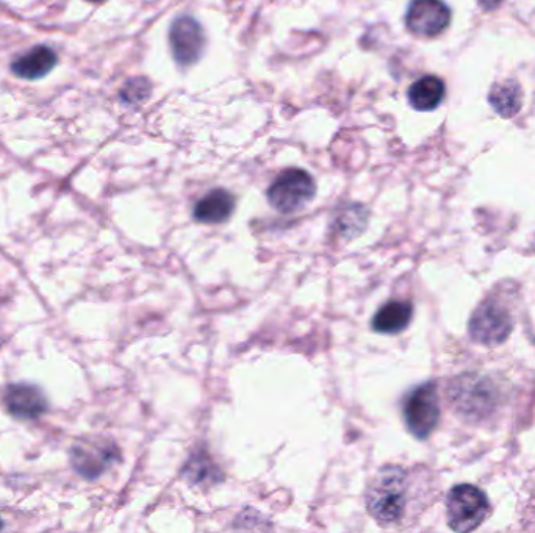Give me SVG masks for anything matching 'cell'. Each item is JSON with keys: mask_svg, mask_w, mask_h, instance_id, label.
I'll use <instances>...</instances> for the list:
<instances>
[{"mask_svg": "<svg viewBox=\"0 0 535 533\" xmlns=\"http://www.w3.org/2000/svg\"><path fill=\"white\" fill-rule=\"evenodd\" d=\"M410 476L401 466L379 469L367 490L368 513L382 526H395L406 518Z\"/></svg>", "mask_w": 535, "mask_h": 533, "instance_id": "6da1fadb", "label": "cell"}, {"mask_svg": "<svg viewBox=\"0 0 535 533\" xmlns=\"http://www.w3.org/2000/svg\"><path fill=\"white\" fill-rule=\"evenodd\" d=\"M489 515V499L470 483L457 485L446 496V518L454 532H473Z\"/></svg>", "mask_w": 535, "mask_h": 533, "instance_id": "7a4b0ae2", "label": "cell"}, {"mask_svg": "<svg viewBox=\"0 0 535 533\" xmlns=\"http://www.w3.org/2000/svg\"><path fill=\"white\" fill-rule=\"evenodd\" d=\"M316 194V183L304 169L282 171L268 188V202L277 212L291 215L306 207Z\"/></svg>", "mask_w": 535, "mask_h": 533, "instance_id": "3957f363", "label": "cell"}, {"mask_svg": "<svg viewBox=\"0 0 535 533\" xmlns=\"http://www.w3.org/2000/svg\"><path fill=\"white\" fill-rule=\"evenodd\" d=\"M407 429L418 440L431 437L440 421L439 391L435 383H423L410 391L403 405Z\"/></svg>", "mask_w": 535, "mask_h": 533, "instance_id": "277c9868", "label": "cell"}, {"mask_svg": "<svg viewBox=\"0 0 535 533\" xmlns=\"http://www.w3.org/2000/svg\"><path fill=\"white\" fill-rule=\"evenodd\" d=\"M514 329L512 316L498 302L484 301L474 310L468 324L471 340L484 346L503 344Z\"/></svg>", "mask_w": 535, "mask_h": 533, "instance_id": "5b68a950", "label": "cell"}, {"mask_svg": "<svg viewBox=\"0 0 535 533\" xmlns=\"http://www.w3.org/2000/svg\"><path fill=\"white\" fill-rule=\"evenodd\" d=\"M451 19V8L443 0H412L406 11L407 30L418 38H437Z\"/></svg>", "mask_w": 535, "mask_h": 533, "instance_id": "8992f818", "label": "cell"}, {"mask_svg": "<svg viewBox=\"0 0 535 533\" xmlns=\"http://www.w3.org/2000/svg\"><path fill=\"white\" fill-rule=\"evenodd\" d=\"M121 458L116 444L107 440H85L71 449V465L83 479L94 480Z\"/></svg>", "mask_w": 535, "mask_h": 533, "instance_id": "52a82bcc", "label": "cell"}, {"mask_svg": "<svg viewBox=\"0 0 535 533\" xmlns=\"http://www.w3.org/2000/svg\"><path fill=\"white\" fill-rule=\"evenodd\" d=\"M169 47L177 65L188 68L198 63L205 49V33L201 24L191 16L174 19L169 29Z\"/></svg>", "mask_w": 535, "mask_h": 533, "instance_id": "ba28073f", "label": "cell"}, {"mask_svg": "<svg viewBox=\"0 0 535 533\" xmlns=\"http://www.w3.org/2000/svg\"><path fill=\"white\" fill-rule=\"evenodd\" d=\"M451 398L460 415L478 416L492 410L495 394L484 380L473 379L468 382L467 377H460V382H454Z\"/></svg>", "mask_w": 535, "mask_h": 533, "instance_id": "9c48e42d", "label": "cell"}, {"mask_svg": "<svg viewBox=\"0 0 535 533\" xmlns=\"http://www.w3.org/2000/svg\"><path fill=\"white\" fill-rule=\"evenodd\" d=\"M5 407L13 418L35 421L47 412V399L43 391L29 383H15L7 388Z\"/></svg>", "mask_w": 535, "mask_h": 533, "instance_id": "30bf717a", "label": "cell"}, {"mask_svg": "<svg viewBox=\"0 0 535 533\" xmlns=\"http://www.w3.org/2000/svg\"><path fill=\"white\" fill-rule=\"evenodd\" d=\"M234 210V194L224 188H215L196 202L193 218L202 224H223L234 215Z\"/></svg>", "mask_w": 535, "mask_h": 533, "instance_id": "8fae6325", "label": "cell"}, {"mask_svg": "<svg viewBox=\"0 0 535 533\" xmlns=\"http://www.w3.org/2000/svg\"><path fill=\"white\" fill-rule=\"evenodd\" d=\"M58 57L54 49L35 46L27 54L21 55L11 63V72L19 79L38 80L46 77L57 66Z\"/></svg>", "mask_w": 535, "mask_h": 533, "instance_id": "7c38bea8", "label": "cell"}, {"mask_svg": "<svg viewBox=\"0 0 535 533\" xmlns=\"http://www.w3.org/2000/svg\"><path fill=\"white\" fill-rule=\"evenodd\" d=\"M446 97V85L440 77L424 76L413 82L407 91V99L417 111H434Z\"/></svg>", "mask_w": 535, "mask_h": 533, "instance_id": "4fadbf2b", "label": "cell"}, {"mask_svg": "<svg viewBox=\"0 0 535 533\" xmlns=\"http://www.w3.org/2000/svg\"><path fill=\"white\" fill-rule=\"evenodd\" d=\"M413 305L407 301H390L379 308L373 318V330L384 335H396L409 327Z\"/></svg>", "mask_w": 535, "mask_h": 533, "instance_id": "5bb4252c", "label": "cell"}, {"mask_svg": "<svg viewBox=\"0 0 535 533\" xmlns=\"http://www.w3.org/2000/svg\"><path fill=\"white\" fill-rule=\"evenodd\" d=\"M489 102L496 115L504 119L514 118L523 107L521 86L515 79L493 83L489 93Z\"/></svg>", "mask_w": 535, "mask_h": 533, "instance_id": "9a60e30c", "label": "cell"}, {"mask_svg": "<svg viewBox=\"0 0 535 533\" xmlns=\"http://www.w3.org/2000/svg\"><path fill=\"white\" fill-rule=\"evenodd\" d=\"M368 212L363 205H349L343 208L340 215L335 219V229L346 240L362 235L363 230L367 229Z\"/></svg>", "mask_w": 535, "mask_h": 533, "instance_id": "2e32d148", "label": "cell"}, {"mask_svg": "<svg viewBox=\"0 0 535 533\" xmlns=\"http://www.w3.org/2000/svg\"><path fill=\"white\" fill-rule=\"evenodd\" d=\"M151 96V83L144 77L129 80L121 91V99L126 104H140Z\"/></svg>", "mask_w": 535, "mask_h": 533, "instance_id": "e0dca14e", "label": "cell"}, {"mask_svg": "<svg viewBox=\"0 0 535 533\" xmlns=\"http://www.w3.org/2000/svg\"><path fill=\"white\" fill-rule=\"evenodd\" d=\"M478 2L479 5H481V8H484L485 11H492L495 10L503 0H478Z\"/></svg>", "mask_w": 535, "mask_h": 533, "instance_id": "ac0fdd59", "label": "cell"}, {"mask_svg": "<svg viewBox=\"0 0 535 533\" xmlns=\"http://www.w3.org/2000/svg\"><path fill=\"white\" fill-rule=\"evenodd\" d=\"M88 2H94V4H101V2H105V0H88Z\"/></svg>", "mask_w": 535, "mask_h": 533, "instance_id": "d6986e66", "label": "cell"}, {"mask_svg": "<svg viewBox=\"0 0 535 533\" xmlns=\"http://www.w3.org/2000/svg\"><path fill=\"white\" fill-rule=\"evenodd\" d=\"M4 529V521L0 518V530Z\"/></svg>", "mask_w": 535, "mask_h": 533, "instance_id": "ffe728a7", "label": "cell"}]
</instances>
